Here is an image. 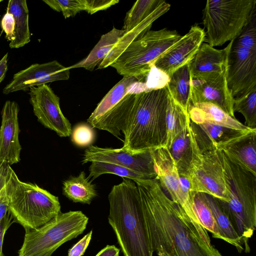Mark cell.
Wrapping results in <instances>:
<instances>
[{
    "instance_id": "6da1fadb",
    "label": "cell",
    "mask_w": 256,
    "mask_h": 256,
    "mask_svg": "<svg viewBox=\"0 0 256 256\" xmlns=\"http://www.w3.org/2000/svg\"><path fill=\"white\" fill-rule=\"evenodd\" d=\"M133 181L154 252L158 256H222L202 238L184 210L165 194L156 178Z\"/></svg>"
},
{
    "instance_id": "7a4b0ae2",
    "label": "cell",
    "mask_w": 256,
    "mask_h": 256,
    "mask_svg": "<svg viewBox=\"0 0 256 256\" xmlns=\"http://www.w3.org/2000/svg\"><path fill=\"white\" fill-rule=\"evenodd\" d=\"M128 105L122 148L136 154L164 148L166 138L168 90L164 88L126 96Z\"/></svg>"
},
{
    "instance_id": "3957f363",
    "label": "cell",
    "mask_w": 256,
    "mask_h": 256,
    "mask_svg": "<svg viewBox=\"0 0 256 256\" xmlns=\"http://www.w3.org/2000/svg\"><path fill=\"white\" fill-rule=\"evenodd\" d=\"M108 222L124 256H153L146 222L137 186L122 178L108 196Z\"/></svg>"
},
{
    "instance_id": "277c9868",
    "label": "cell",
    "mask_w": 256,
    "mask_h": 256,
    "mask_svg": "<svg viewBox=\"0 0 256 256\" xmlns=\"http://www.w3.org/2000/svg\"><path fill=\"white\" fill-rule=\"evenodd\" d=\"M5 189L9 211L24 229L37 228L61 212L58 196L36 184L21 181L9 165Z\"/></svg>"
},
{
    "instance_id": "5b68a950",
    "label": "cell",
    "mask_w": 256,
    "mask_h": 256,
    "mask_svg": "<svg viewBox=\"0 0 256 256\" xmlns=\"http://www.w3.org/2000/svg\"><path fill=\"white\" fill-rule=\"evenodd\" d=\"M230 188L228 202L218 200L240 238L244 251L250 252L249 239L256 228V176L231 162L219 150Z\"/></svg>"
},
{
    "instance_id": "8992f818",
    "label": "cell",
    "mask_w": 256,
    "mask_h": 256,
    "mask_svg": "<svg viewBox=\"0 0 256 256\" xmlns=\"http://www.w3.org/2000/svg\"><path fill=\"white\" fill-rule=\"evenodd\" d=\"M189 132L191 158L186 174L182 177L188 182L190 191L229 202L230 188L218 150L214 148H202L197 142L190 122Z\"/></svg>"
},
{
    "instance_id": "52a82bcc",
    "label": "cell",
    "mask_w": 256,
    "mask_h": 256,
    "mask_svg": "<svg viewBox=\"0 0 256 256\" xmlns=\"http://www.w3.org/2000/svg\"><path fill=\"white\" fill-rule=\"evenodd\" d=\"M88 218L82 211L60 212L36 229H24L18 256H52L60 246L83 233Z\"/></svg>"
},
{
    "instance_id": "ba28073f",
    "label": "cell",
    "mask_w": 256,
    "mask_h": 256,
    "mask_svg": "<svg viewBox=\"0 0 256 256\" xmlns=\"http://www.w3.org/2000/svg\"><path fill=\"white\" fill-rule=\"evenodd\" d=\"M181 37L166 28L150 30L132 42L110 66L123 76L146 78L156 60Z\"/></svg>"
},
{
    "instance_id": "9c48e42d",
    "label": "cell",
    "mask_w": 256,
    "mask_h": 256,
    "mask_svg": "<svg viewBox=\"0 0 256 256\" xmlns=\"http://www.w3.org/2000/svg\"><path fill=\"white\" fill-rule=\"evenodd\" d=\"M256 8L254 0H208L203 23L208 44L214 47L230 41L240 32Z\"/></svg>"
},
{
    "instance_id": "30bf717a",
    "label": "cell",
    "mask_w": 256,
    "mask_h": 256,
    "mask_svg": "<svg viewBox=\"0 0 256 256\" xmlns=\"http://www.w3.org/2000/svg\"><path fill=\"white\" fill-rule=\"evenodd\" d=\"M152 154L156 178L161 187L169 194L170 199L184 210L202 238L208 244L212 245L208 231L200 223L195 210L196 194L190 191L187 179L180 176L170 150L162 148L152 150Z\"/></svg>"
},
{
    "instance_id": "8fae6325",
    "label": "cell",
    "mask_w": 256,
    "mask_h": 256,
    "mask_svg": "<svg viewBox=\"0 0 256 256\" xmlns=\"http://www.w3.org/2000/svg\"><path fill=\"white\" fill-rule=\"evenodd\" d=\"M226 77L228 88L234 98L256 86V51L230 41Z\"/></svg>"
},
{
    "instance_id": "7c38bea8",
    "label": "cell",
    "mask_w": 256,
    "mask_h": 256,
    "mask_svg": "<svg viewBox=\"0 0 256 256\" xmlns=\"http://www.w3.org/2000/svg\"><path fill=\"white\" fill-rule=\"evenodd\" d=\"M30 102L38 121L60 137L72 134L71 124L60 108V98L46 84L30 88Z\"/></svg>"
},
{
    "instance_id": "4fadbf2b",
    "label": "cell",
    "mask_w": 256,
    "mask_h": 256,
    "mask_svg": "<svg viewBox=\"0 0 256 256\" xmlns=\"http://www.w3.org/2000/svg\"><path fill=\"white\" fill-rule=\"evenodd\" d=\"M152 151L134 154L120 148H100L90 145L85 150L82 164L101 162L130 169L148 179L156 177Z\"/></svg>"
},
{
    "instance_id": "5bb4252c",
    "label": "cell",
    "mask_w": 256,
    "mask_h": 256,
    "mask_svg": "<svg viewBox=\"0 0 256 256\" xmlns=\"http://www.w3.org/2000/svg\"><path fill=\"white\" fill-rule=\"evenodd\" d=\"M234 101V98L227 86L226 72L191 76L190 106L210 102L235 118Z\"/></svg>"
},
{
    "instance_id": "9a60e30c",
    "label": "cell",
    "mask_w": 256,
    "mask_h": 256,
    "mask_svg": "<svg viewBox=\"0 0 256 256\" xmlns=\"http://www.w3.org/2000/svg\"><path fill=\"white\" fill-rule=\"evenodd\" d=\"M57 60L44 64H34L14 74L12 81L3 89L4 94L25 90L58 80H68L70 71Z\"/></svg>"
},
{
    "instance_id": "2e32d148",
    "label": "cell",
    "mask_w": 256,
    "mask_h": 256,
    "mask_svg": "<svg viewBox=\"0 0 256 256\" xmlns=\"http://www.w3.org/2000/svg\"><path fill=\"white\" fill-rule=\"evenodd\" d=\"M205 37L203 29L197 25L192 26L184 36L156 60L154 66L169 76L178 68L190 62Z\"/></svg>"
},
{
    "instance_id": "e0dca14e",
    "label": "cell",
    "mask_w": 256,
    "mask_h": 256,
    "mask_svg": "<svg viewBox=\"0 0 256 256\" xmlns=\"http://www.w3.org/2000/svg\"><path fill=\"white\" fill-rule=\"evenodd\" d=\"M18 112V104L10 100L5 102L2 110L0 164L6 163L10 166L20 160L22 147L18 138L20 132Z\"/></svg>"
},
{
    "instance_id": "ac0fdd59",
    "label": "cell",
    "mask_w": 256,
    "mask_h": 256,
    "mask_svg": "<svg viewBox=\"0 0 256 256\" xmlns=\"http://www.w3.org/2000/svg\"><path fill=\"white\" fill-rule=\"evenodd\" d=\"M232 162L256 176V130L220 146Z\"/></svg>"
},
{
    "instance_id": "d6986e66",
    "label": "cell",
    "mask_w": 256,
    "mask_h": 256,
    "mask_svg": "<svg viewBox=\"0 0 256 256\" xmlns=\"http://www.w3.org/2000/svg\"><path fill=\"white\" fill-rule=\"evenodd\" d=\"M170 7V5L164 1L138 26L132 30L126 32L99 64L98 68L103 69L110 66L132 42L149 31L153 22L166 12Z\"/></svg>"
},
{
    "instance_id": "ffe728a7",
    "label": "cell",
    "mask_w": 256,
    "mask_h": 256,
    "mask_svg": "<svg viewBox=\"0 0 256 256\" xmlns=\"http://www.w3.org/2000/svg\"><path fill=\"white\" fill-rule=\"evenodd\" d=\"M228 50V44L224 48L218 50L202 43L190 62L191 76L226 72Z\"/></svg>"
},
{
    "instance_id": "44dd1931",
    "label": "cell",
    "mask_w": 256,
    "mask_h": 256,
    "mask_svg": "<svg viewBox=\"0 0 256 256\" xmlns=\"http://www.w3.org/2000/svg\"><path fill=\"white\" fill-rule=\"evenodd\" d=\"M188 115L190 121L196 124L208 123L237 130L250 128L210 102L198 103L190 106Z\"/></svg>"
},
{
    "instance_id": "7402d4cb",
    "label": "cell",
    "mask_w": 256,
    "mask_h": 256,
    "mask_svg": "<svg viewBox=\"0 0 256 256\" xmlns=\"http://www.w3.org/2000/svg\"><path fill=\"white\" fill-rule=\"evenodd\" d=\"M6 12L10 13L14 19V29L10 47L11 48L22 47L30 42V38L26 1L8 0Z\"/></svg>"
},
{
    "instance_id": "603a6c76",
    "label": "cell",
    "mask_w": 256,
    "mask_h": 256,
    "mask_svg": "<svg viewBox=\"0 0 256 256\" xmlns=\"http://www.w3.org/2000/svg\"><path fill=\"white\" fill-rule=\"evenodd\" d=\"M124 30L114 27L111 30L102 35L98 42L85 58L69 67L70 70L82 68L92 71L102 62L118 40L125 34Z\"/></svg>"
},
{
    "instance_id": "cb8c5ba5",
    "label": "cell",
    "mask_w": 256,
    "mask_h": 256,
    "mask_svg": "<svg viewBox=\"0 0 256 256\" xmlns=\"http://www.w3.org/2000/svg\"><path fill=\"white\" fill-rule=\"evenodd\" d=\"M190 62L170 76L166 86L172 98L188 113L190 106Z\"/></svg>"
},
{
    "instance_id": "d4e9b609",
    "label": "cell",
    "mask_w": 256,
    "mask_h": 256,
    "mask_svg": "<svg viewBox=\"0 0 256 256\" xmlns=\"http://www.w3.org/2000/svg\"><path fill=\"white\" fill-rule=\"evenodd\" d=\"M62 189V194L74 202L90 204L98 195L95 186L84 171L64 181Z\"/></svg>"
},
{
    "instance_id": "484cf974",
    "label": "cell",
    "mask_w": 256,
    "mask_h": 256,
    "mask_svg": "<svg viewBox=\"0 0 256 256\" xmlns=\"http://www.w3.org/2000/svg\"><path fill=\"white\" fill-rule=\"evenodd\" d=\"M146 78L134 76H123L105 95L87 120L88 124L101 116L117 104L126 94H130L132 86L138 82H145Z\"/></svg>"
},
{
    "instance_id": "4316f807",
    "label": "cell",
    "mask_w": 256,
    "mask_h": 256,
    "mask_svg": "<svg viewBox=\"0 0 256 256\" xmlns=\"http://www.w3.org/2000/svg\"><path fill=\"white\" fill-rule=\"evenodd\" d=\"M210 208L219 228L223 240L234 246L239 252L244 250L243 244L218 200L210 195L198 193Z\"/></svg>"
},
{
    "instance_id": "83f0119b",
    "label": "cell",
    "mask_w": 256,
    "mask_h": 256,
    "mask_svg": "<svg viewBox=\"0 0 256 256\" xmlns=\"http://www.w3.org/2000/svg\"><path fill=\"white\" fill-rule=\"evenodd\" d=\"M188 113L172 98L168 90L166 110V142L164 148L170 150L174 140L180 134L190 122Z\"/></svg>"
},
{
    "instance_id": "f1b7e54d",
    "label": "cell",
    "mask_w": 256,
    "mask_h": 256,
    "mask_svg": "<svg viewBox=\"0 0 256 256\" xmlns=\"http://www.w3.org/2000/svg\"><path fill=\"white\" fill-rule=\"evenodd\" d=\"M196 125L204 134L212 146L216 150L221 146L256 130L249 128L246 130H237L208 123Z\"/></svg>"
},
{
    "instance_id": "f546056e",
    "label": "cell",
    "mask_w": 256,
    "mask_h": 256,
    "mask_svg": "<svg viewBox=\"0 0 256 256\" xmlns=\"http://www.w3.org/2000/svg\"><path fill=\"white\" fill-rule=\"evenodd\" d=\"M190 122L180 134L174 140L170 151L177 167L180 176L186 174L191 158L189 127Z\"/></svg>"
},
{
    "instance_id": "4dcf8cb0",
    "label": "cell",
    "mask_w": 256,
    "mask_h": 256,
    "mask_svg": "<svg viewBox=\"0 0 256 256\" xmlns=\"http://www.w3.org/2000/svg\"><path fill=\"white\" fill-rule=\"evenodd\" d=\"M164 0H138L126 14L123 30L128 32L150 16Z\"/></svg>"
},
{
    "instance_id": "1f68e13d",
    "label": "cell",
    "mask_w": 256,
    "mask_h": 256,
    "mask_svg": "<svg viewBox=\"0 0 256 256\" xmlns=\"http://www.w3.org/2000/svg\"><path fill=\"white\" fill-rule=\"evenodd\" d=\"M89 174L88 178L94 180L104 174H113L122 178L132 180L148 179L144 176L138 174L130 169L116 164L101 162H92L88 168Z\"/></svg>"
},
{
    "instance_id": "d6a6232c",
    "label": "cell",
    "mask_w": 256,
    "mask_h": 256,
    "mask_svg": "<svg viewBox=\"0 0 256 256\" xmlns=\"http://www.w3.org/2000/svg\"><path fill=\"white\" fill-rule=\"evenodd\" d=\"M233 109L244 116L246 126L256 128V86L234 98Z\"/></svg>"
},
{
    "instance_id": "836d02e7",
    "label": "cell",
    "mask_w": 256,
    "mask_h": 256,
    "mask_svg": "<svg viewBox=\"0 0 256 256\" xmlns=\"http://www.w3.org/2000/svg\"><path fill=\"white\" fill-rule=\"evenodd\" d=\"M194 205L197 216L204 228L212 234L213 238L223 240L210 208L198 193L196 194L194 196Z\"/></svg>"
},
{
    "instance_id": "e575fe53",
    "label": "cell",
    "mask_w": 256,
    "mask_h": 256,
    "mask_svg": "<svg viewBox=\"0 0 256 256\" xmlns=\"http://www.w3.org/2000/svg\"><path fill=\"white\" fill-rule=\"evenodd\" d=\"M234 42L246 48L256 51V8Z\"/></svg>"
},
{
    "instance_id": "d590c367",
    "label": "cell",
    "mask_w": 256,
    "mask_h": 256,
    "mask_svg": "<svg viewBox=\"0 0 256 256\" xmlns=\"http://www.w3.org/2000/svg\"><path fill=\"white\" fill-rule=\"evenodd\" d=\"M52 10L62 12L65 18L74 16L81 11L85 10V0H43Z\"/></svg>"
},
{
    "instance_id": "8d00e7d4",
    "label": "cell",
    "mask_w": 256,
    "mask_h": 256,
    "mask_svg": "<svg viewBox=\"0 0 256 256\" xmlns=\"http://www.w3.org/2000/svg\"><path fill=\"white\" fill-rule=\"evenodd\" d=\"M90 125L81 123L76 126L72 132V141L76 146L84 147L90 146L95 138V133Z\"/></svg>"
},
{
    "instance_id": "74e56055",
    "label": "cell",
    "mask_w": 256,
    "mask_h": 256,
    "mask_svg": "<svg viewBox=\"0 0 256 256\" xmlns=\"http://www.w3.org/2000/svg\"><path fill=\"white\" fill-rule=\"evenodd\" d=\"M169 81V76L164 72L152 66L145 80L149 91L165 88Z\"/></svg>"
},
{
    "instance_id": "f35d334b",
    "label": "cell",
    "mask_w": 256,
    "mask_h": 256,
    "mask_svg": "<svg viewBox=\"0 0 256 256\" xmlns=\"http://www.w3.org/2000/svg\"><path fill=\"white\" fill-rule=\"evenodd\" d=\"M118 2V0H85V11L92 14L106 10Z\"/></svg>"
},
{
    "instance_id": "ab89813d",
    "label": "cell",
    "mask_w": 256,
    "mask_h": 256,
    "mask_svg": "<svg viewBox=\"0 0 256 256\" xmlns=\"http://www.w3.org/2000/svg\"><path fill=\"white\" fill-rule=\"evenodd\" d=\"M91 230L68 251V256H82L88 247L92 236Z\"/></svg>"
},
{
    "instance_id": "60d3db41",
    "label": "cell",
    "mask_w": 256,
    "mask_h": 256,
    "mask_svg": "<svg viewBox=\"0 0 256 256\" xmlns=\"http://www.w3.org/2000/svg\"><path fill=\"white\" fill-rule=\"evenodd\" d=\"M2 30L6 34L8 41H11L14 29V19L13 16L6 12L3 16L1 22Z\"/></svg>"
},
{
    "instance_id": "b9f144b4",
    "label": "cell",
    "mask_w": 256,
    "mask_h": 256,
    "mask_svg": "<svg viewBox=\"0 0 256 256\" xmlns=\"http://www.w3.org/2000/svg\"><path fill=\"white\" fill-rule=\"evenodd\" d=\"M14 222V220L10 211L0 222V256H4L2 250L4 234L10 226Z\"/></svg>"
},
{
    "instance_id": "7bdbcfd3",
    "label": "cell",
    "mask_w": 256,
    "mask_h": 256,
    "mask_svg": "<svg viewBox=\"0 0 256 256\" xmlns=\"http://www.w3.org/2000/svg\"><path fill=\"white\" fill-rule=\"evenodd\" d=\"M120 250L114 245H107L96 256H119Z\"/></svg>"
},
{
    "instance_id": "ee69618b",
    "label": "cell",
    "mask_w": 256,
    "mask_h": 256,
    "mask_svg": "<svg viewBox=\"0 0 256 256\" xmlns=\"http://www.w3.org/2000/svg\"><path fill=\"white\" fill-rule=\"evenodd\" d=\"M8 53H6L0 60V83L4 79L8 70Z\"/></svg>"
},
{
    "instance_id": "f6af8a7d",
    "label": "cell",
    "mask_w": 256,
    "mask_h": 256,
    "mask_svg": "<svg viewBox=\"0 0 256 256\" xmlns=\"http://www.w3.org/2000/svg\"><path fill=\"white\" fill-rule=\"evenodd\" d=\"M9 211L8 201L6 196L0 202V222Z\"/></svg>"
},
{
    "instance_id": "bcb514c9",
    "label": "cell",
    "mask_w": 256,
    "mask_h": 256,
    "mask_svg": "<svg viewBox=\"0 0 256 256\" xmlns=\"http://www.w3.org/2000/svg\"><path fill=\"white\" fill-rule=\"evenodd\" d=\"M2 0H0V2H2Z\"/></svg>"
}]
</instances>
